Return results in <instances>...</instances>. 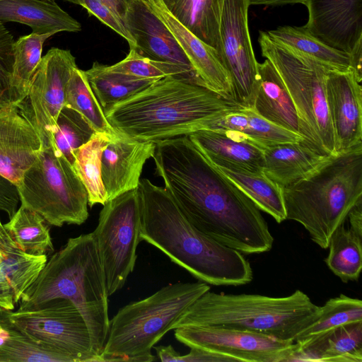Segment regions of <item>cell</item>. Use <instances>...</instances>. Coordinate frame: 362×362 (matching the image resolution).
I'll list each match as a JSON object with an SVG mask.
<instances>
[{"label":"cell","mask_w":362,"mask_h":362,"mask_svg":"<svg viewBox=\"0 0 362 362\" xmlns=\"http://www.w3.org/2000/svg\"><path fill=\"white\" fill-rule=\"evenodd\" d=\"M155 143L156 174L191 224L243 254L271 250L274 238L260 210L187 135Z\"/></svg>","instance_id":"6da1fadb"},{"label":"cell","mask_w":362,"mask_h":362,"mask_svg":"<svg viewBox=\"0 0 362 362\" xmlns=\"http://www.w3.org/2000/svg\"><path fill=\"white\" fill-rule=\"evenodd\" d=\"M139 237L167 255L196 279L214 286H240L253 279L243 253L197 229L165 187L140 180Z\"/></svg>","instance_id":"7a4b0ae2"},{"label":"cell","mask_w":362,"mask_h":362,"mask_svg":"<svg viewBox=\"0 0 362 362\" xmlns=\"http://www.w3.org/2000/svg\"><path fill=\"white\" fill-rule=\"evenodd\" d=\"M238 107L190 78L168 76L117 103L105 116L118 133L156 142L209 129Z\"/></svg>","instance_id":"3957f363"},{"label":"cell","mask_w":362,"mask_h":362,"mask_svg":"<svg viewBox=\"0 0 362 362\" xmlns=\"http://www.w3.org/2000/svg\"><path fill=\"white\" fill-rule=\"evenodd\" d=\"M108 294L92 233L69 238L23 293L18 310L52 298L71 300L88 326L93 352L100 358L109 330ZM101 362V360H100Z\"/></svg>","instance_id":"277c9868"},{"label":"cell","mask_w":362,"mask_h":362,"mask_svg":"<svg viewBox=\"0 0 362 362\" xmlns=\"http://www.w3.org/2000/svg\"><path fill=\"white\" fill-rule=\"evenodd\" d=\"M282 189L286 219L301 224L315 244L328 248L335 230L362 202V143L328 156L308 175Z\"/></svg>","instance_id":"5b68a950"},{"label":"cell","mask_w":362,"mask_h":362,"mask_svg":"<svg viewBox=\"0 0 362 362\" xmlns=\"http://www.w3.org/2000/svg\"><path fill=\"white\" fill-rule=\"evenodd\" d=\"M320 313V306L299 289L284 297L208 291L190 305L173 329L188 326H216L256 332L294 341Z\"/></svg>","instance_id":"8992f818"},{"label":"cell","mask_w":362,"mask_h":362,"mask_svg":"<svg viewBox=\"0 0 362 362\" xmlns=\"http://www.w3.org/2000/svg\"><path fill=\"white\" fill-rule=\"evenodd\" d=\"M210 290L204 282L175 283L121 308L110 320L101 362L155 361L152 348L190 305Z\"/></svg>","instance_id":"52a82bcc"},{"label":"cell","mask_w":362,"mask_h":362,"mask_svg":"<svg viewBox=\"0 0 362 362\" xmlns=\"http://www.w3.org/2000/svg\"><path fill=\"white\" fill-rule=\"evenodd\" d=\"M262 54L284 82L301 122L304 143L325 156L336 155L325 82L331 70L321 62L271 40L266 31L258 38Z\"/></svg>","instance_id":"ba28073f"},{"label":"cell","mask_w":362,"mask_h":362,"mask_svg":"<svg viewBox=\"0 0 362 362\" xmlns=\"http://www.w3.org/2000/svg\"><path fill=\"white\" fill-rule=\"evenodd\" d=\"M16 187L21 205L51 226L81 225L88 218L87 190L55 143L42 148Z\"/></svg>","instance_id":"9c48e42d"},{"label":"cell","mask_w":362,"mask_h":362,"mask_svg":"<svg viewBox=\"0 0 362 362\" xmlns=\"http://www.w3.org/2000/svg\"><path fill=\"white\" fill-rule=\"evenodd\" d=\"M92 232L103 269L109 296L121 289L133 272L141 239V206L138 189L108 200Z\"/></svg>","instance_id":"30bf717a"},{"label":"cell","mask_w":362,"mask_h":362,"mask_svg":"<svg viewBox=\"0 0 362 362\" xmlns=\"http://www.w3.org/2000/svg\"><path fill=\"white\" fill-rule=\"evenodd\" d=\"M11 318L32 341L63 362H100L93 351L83 317L68 299L52 298L29 309H18Z\"/></svg>","instance_id":"8fae6325"},{"label":"cell","mask_w":362,"mask_h":362,"mask_svg":"<svg viewBox=\"0 0 362 362\" xmlns=\"http://www.w3.org/2000/svg\"><path fill=\"white\" fill-rule=\"evenodd\" d=\"M248 0H224L219 35L221 63L231 86V99L239 107L252 109L259 87L258 62L249 33Z\"/></svg>","instance_id":"7c38bea8"},{"label":"cell","mask_w":362,"mask_h":362,"mask_svg":"<svg viewBox=\"0 0 362 362\" xmlns=\"http://www.w3.org/2000/svg\"><path fill=\"white\" fill-rule=\"evenodd\" d=\"M77 67L69 50L52 47L42 57L27 96L16 103L38 134L42 148L54 144L58 115L66 104V90Z\"/></svg>","instance_id":"4fadbf2b"},{"label":"cell","mask_w":362,"mask_h":362,"mask_svg":"<svg viewBox=\"0 0 362 362\" xmlns=\"http://www.w3.org/2000/svg\"><path fill=\"white\" fill-rule=\"evenodd\" d=\"M175 337L189 348L217 354L230 361L286 362L298 346L259 332L216 326L179 327L175 329Z\"/></svg>","instance_id":"5bb4252c"},{"label":"cell","mask_w":362,"mask_h":362,"mask_svg":"<svg viewBox=\"0 0 362 362\" xmlns=\"http://www.w3.org/2000/svg\"><path fill=\"white\" fill-rule=\"evenodd\" d=\"M325 88L337 154L362 143V88L353 71L334 70Z\"/></svg>","instance_id":"9a60e30c"},{"label":"cell","mask_w":362,"mask_h":362,"mask_svg":"<svg viewBox=\"0 0 362 362\" xmlns=\"http://www.w3.org/2000/svg\"><path fill=\"white\" fill-rule=\"evenodd\" d=\"M303 26L326 45L350 53L362 40V0H308Z\"/></svg>","instance_id":"2e32d148"},{"label":"cell","mask_w":362,"mask_h":362,"mask_svg":"<svg viewBox=\"0 0 362 362\" xmlns=\"http://www.w3.org/2000/svg\"><path fill=\"white\" fill-rule=\"evenodd\" d=\"M41 150L38 134L17 104L0 107V175L16 185Z\"/></svg>","instance_id":"e0dca14e"},{"label":"cell","mask_w":362,"mask_h":362,"mask_svg":"<svg viewBox=\"0 0 362 362\" xmlns=\"http://www.w3.org/2000/svg\"><path fill=\"white\" fill-rule=\"evenodd\" d=\"M156 143L125 136L117 132L101 156V177L107 201L136 189L146 160L152 158Z\"/></svg>","instance_id":"ac0fdd59"},{"label":"cell","mask_w":362,"mask_h":362,"mask_svg":"<svg viewBox=\"0 0 362 362\" xmlns=\"http://www.w3.org/2000/svg\"><path fill=\"white\" fill-rule=\"evenodd\" d=\"M123 21L135 42L134 49L141 55L156 61L177 64L195 73L169 29L146 0H132L127 8Z\"/></svg>","instance_id":"d6986e66"},{"label":"cell","mask_w":362,"mask_h":362,"mask_svg":"<svg viewBox=\"0 0 362 362\" xmlns=\"http://www.w3.org/2000/svg\"><path fill=\"white\" fill-rule=\"evenodd\" d=\"M146 1L169 29L204 85L223 98L232 100L230 79L217 51L180 22L163 0Z\"/></svg>","instance_id":"ffe728a7"},{"label":"cell","mask_w":362,"mask_h":362,"mask_svg":"<svg viewBox=\"0 0 362 362\" xmlns=\"http://www.w3.org/2000/svg\"><path fill=\"white\" fill-rule=\"evenodd\" d=\"M47 261L23 252L0 220V308L13 310Z\"/></svg>","instance_id":"44dd1931"},{"label":"cell","mask_w":362,"mask_h":362,"mask_svg":"<svg viewBox=\"0 0 362 362\" xmlns=\"http://www.w3.org/2000/svg\"><path fill=\"white\" fill-rule=\"evenodd\" d=\"M187 136L216 167L262 171L263 149L242 135L222 129H202Z\"/></svg>","instance_id":"7402d4cb"},{"label":"cell","mask_w":362,"mask_h":362,"mask_svg":"<svg viewBox=\"0 0 362 362\" xmlns=\"http://www.w3.org/2000/svg\"><path fill=\"white\" fill-rule=\"evenodd\" d=\"M297 344L286 362H362V322L340 326Z\"/></svg>","instance_id":"603a6c76"},{"label":"cell","mask_w":362,"mask_h":362,"mask_svg":"<svg viewBox=\"0 0 362 362\" xmlns=\"http://www.w3.org/2000/svg\"><path fill=\"white\" fill-rule=\"evenodd\" d=\"M257 66L259 87L252 109L269 122L303 136L297 110L279 74L267 59Z\"/></svg>","instance_id":"cb8c5ba5"},{"label":"cell","mask_w":362,"mask_h":362,"mask_svg":"<svg viewBox=\"0 0 362 362\" xmlns=\"http://www.w3.org/2000/svg\"><path fill=\"white\" fill-rule=\"evenodd\" d=\"M0 21L27 25L37 34L81 30L75 18L50 0H0Z\"/></svg>","instance_id":"d4e9b609"},{"label":"cell","mask_w":362,"mask_h":362,"mask_svg":"<svg viewBox=\"0 0 362 362\" xmlns=\"http://www.w3.org/2000/svg\"><path fill=\"white\" fill-rule=\"evenodd\" d=\"M263 153L262 171L281 187L304 177L328 158L303 141L270 146L264 148Z\"/></svg>","instance_id":"484cf974"},{"label":"cell","mask_w":362,"mask_h":362,"mask_svg":"<svg viewBox=\"0 0 362 362\" xmlns=\"http://www.w3.org/2000/svg\"><path fill=\"white\" fill-rule=\"evenodd\" d=\"M209 129L237 133L262 149L282 143L304 142L302 136L269 122L253 109L240 107L224 114Z\"/></svg>","instance_id":"4316f807"},{"label":"cell","mask_w":362,"mask_h":362,"mask_svg":"<svg viewBox=\"0 0 362 362\" xmlns=\"http://www.w3.org/2000/svg\"><path fill=\"white\" fill-rule=\"evenodd\" d=\"M171 13L219 57V25L224 0H163ZM221 59V58H220Z\"/></svg>","instance_id":"83f0119b"},{"label":"cell","mask_w":362,"mask_h":362,"mask_svg":"<svg viewBox=\"0 0 362 362\" xmlns=\"http://www.w3.org/2000/svg\"><path fill=\"white\" fill-rule=\"evenodd\" d=\"M216 168L240 188L260 211L268 214L279 223L286 220L283 189L263 171L252 172L231 166Z\"/></svg>","instance_id":"f1b7e54d"},{"label":"cell","mask_w":362,"mask_h":362,"mask_svg":"<svg viewBox=\"0 0 362 362\" xmlns=\"http://www.w3.org/2000/svg\"><path fill=\"white\" fill-rule=\"evenodd\" d=\"M266 33L273 41L308 56L331 70L353 71L349 53L326 45L303 27L279 26Z\"/></svg>","instance_id":"f546056e"},{"label":"cell","mask_w":362,"mask_h":362,"mask_svg":"<svg viewBox=\"0 0 362 362\" xmlns=\"http://www.w3.org/2000/svg\"><path fill=\"white\" fill-rule=\"evenodd\" d=\"M85 74L104 114L117 103L143 90L158 80L115 72L108 66L98 62L93 63Z\"/></svg>","instance_id":"4dcf8cb0"},{"label":"cell","mask_w":362,"mask_h":362,"mask_svg":"<svg viewBox=\"0 0 362 362\" xmlns=\"http://www.w3.org/2000/svg\"><path fill=\"white\" fill-rule=\"evenodd\" d=\"M52 33L30 34L13 42V63L10 81L11 103H19L28 95L34 74L42 59V47Z\"/></svg>","instance_id":"1f68e13d"},{"label":"cell","mask_w":362,"mask_h":362,"mask_svg":"<svg viewBox=\"0 0 362 362\" xmlns=\"http://www.w3.org/2000/svg\"><path fill=\"white\" fill-rule=\"evenodd\" d=\"M328 247L325 262L330 271L344 283L357 281L362 269V236L343 223L332 234Z\"/></svg>","instance_id":"d6a6232c"},{"label":"cell","mask_w":362,"mask_h":362,"mask_svg":"<svg viewBox=\"0 0 362 362\" xmlns=\"http://www.w3.org/2000/svg\"><path fill=\"white\" fill-rule=\"evenodd\" d=\"M37 212L22 205L4 224L18 246L25 253L41 256L54 251L49 228Z\"/></svg>","instance_id":"836d02e7"},{"label":"cell","mask_w":362,"mask_h":362,"mask_svg":"<svg viewBox=\"0 0 362 362\" xmlns=\"http://www.w3.org/2000/svg\"><path fill=\"white\" fill-rule=\"evenodd\" d=\"M11 313L0 308V362H63L32 341L13 321Z\"/></svg>","instance_id":"e575fe53"},{"label":"cell","mask_w":362,"mask_h":362,"mask_svg":"<svg viewBox=\"0 0 362 362\" xmlns=\"http://www.w3.org/2000/svg\"><path fill=\"white\" fill-rule=\"evenodd\" d=\"M110 135L96 132L74 153V168L87 190L90 207L107 202L101 177V156Z\"/></svg>","instance_id":"d590c367"},{"label":"cell","mask_w":362,"mask_h":362,"mask_svg":"<svg viewBox=\"0 0 362 362\" xmlns=\"http://www.w3.org/2000/svg\"><path fill=\"white\" fill-rule=\"evenodd\" d=\"M359 322H362V300L340 294L320 306L317 318L301 331L294 341L303 343L340 326Z\"/></svg>","instance_id":"8d00e7d4"},{"label":"cell","mask_w":362,"mask_h":362,"mask_svg":"<svg viewBox=\"0 0 362 362\" xmlns=\"http://www.w3.org/2000/svg\"><path fill=\"white\" fill-rule=\"evenodd\" d=\"M66 105L81 113L96 132L112 134L117 132L107 120L94 95L85 71L75 68L66 90Z\"/></svg>","instance_id":"74e56055"},{"label":"cell","mask_w":362,"mask_h":362,"mask_svg":"<svg viewBox=\"0 0 362 362\" xmlns=\"http://www.w3.org/2000/svg\"><path fill=\"white\" fill-rule=\"evenodd\" d=\"M95 133L81 113L65 105L58 115L53 136L57 148L74 166V153Z\"/></svg>","instance_id":"f35d334b"},{"label":"cell","mask_w":362,"mask_h":362,"mask_svg":"<svg viewBox=\"0 0 362 362\" xmlns=\"http://www.w3.org/2000/svg\"><path fill=\"white\" fill-rule=\"evenodd\" d=\"M108 68L115 72L141 78L160 79L168 76H182L205 86L196 74L186 67L170 62L151 59L141 55L134 48H129V52L124 59L108 66Z\"/></svg>","instance_id":"ab89813d"},{"label":"cell","mask_w":362,"mask_h":362,"mask_svg":"<svg viewBox=\"0 0 362 362\" xmlns=\"http://www.w3.org/2000/svg\"><path fill=\"white\" fill-rule=\"evenodd\" d=\"M13 37L0 21V107L11 103L10 81L13 63Z\"/></svg>","instance_id":"60d3db41"},{"label":"cell","mask_w":362,"mask_h":362,"mask_svg":"<svg viewBox=\"0 0 362 362\" xmlns=\"http://www.w3.org/2000/svg\"><path fill=\"white\" fill-rule=\"evenodd\" d=\"M78 5L126 40L129 48L135 47V42L125 27L123 20L104 2L101 0H78Z\"/></svg>","instance_id":"b9f144b4"},{"label":"cell","mask_w":362,"mask_h":362,"mask_svg":"<svg viewBox=\"0 0 362 362\" xmlns=\"http://www.w3.org/2000/svg\"><path fill=\"white\" fill-rule=\"evenodd\" d=\"M160 361L163 362H228V358L201 349L190 348L189 353L181 355L171 345L153 347Z\"/></svg>","instance_id":"7bdbcfd3"},{"label":"cell","mask_w":362,"mask_h":362,"mask_svg":"<svg viewBox=\"0 0 362 362\" xmlns=\"http://www.w3.org/2000/svg\"><path fill=\"white\" fill-rule=\"evenodd\" d=\"M20 198L16 185L0 175V211L11 218L17 211Z\"/></svg>","instance_id":"ee69618b"},{"label":"cell","mask_w":362,"mask_h":362,"mask_svg":"<svg viewBox=\"0 0 362 362\" xmlns=\"http://www.w3.org/2000/svg\"><path fill=\"white\" fill-rule=\"evenodd\" d=\"M347 218L349 221L350 228L362 236V202L351 209Z\"/></svg>","instance_id":"f6af8a7d"},{"label":"cell","mask_w":362,"mask_h":362,"mask_svg":"<svg viewBox=\"0 0 362 362\" xmlns=\"http://www.w3.org/2000/svg\"><path fill=\"white\" fill-rule=\"evenodd\" d=\"M351 57V65L353 72L356 74L358 80H362V40L358 42L353 50L349 53Z\"/></svg>","instance_id":"bcb514c9"},{"label":"cell","mask_w":362,"mask_h":362,"mask_svg":"<svg viewBox=\"0 0 362 362\" xmlns=\"http://www.w3.org/2000/svg\"><path fill=\"white\" fill-rule=\"evenodd\" d=\"M122 20L129 3L132 0H101Z\"/></svg>","instance_id":"7dc6e473"},{"label":"cell","mask_w":362,"mask_h":362,"mask_svg":"<svg viewBox=\"0 0 362 362\" xmlns=\"http://www.w3.org/2000/svg\"><path fill=\"white\" fill-rule=\"evenodd\" d=\"M308 0H248L249 5L281 6L288 4L306 5Z\"/></svg>","instance_id":"c3c4849f"}]
</instances>
